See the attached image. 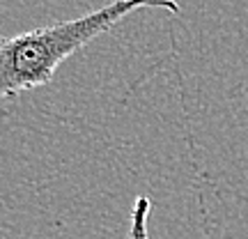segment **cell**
<instances>
[{
  "label": "cell",
  "instance_id": "cell-2",
  "mask_svg": "<svg viewBox=\"0 0 248 239\" xmlns=\"http://www.w3.org/2000/svg\"><path fill=\"white\" fill-rule=\"evenodd\" d=\"M152 200L147 195H138L133 200L131 209V228H129V239H150L147 232V219H150Z\"/></svg>",
  "mask_w": 248,
  "mask_h": 239
},
{
  "label": "cell",
  "instance_id": "cell-1",
  "mask_svg": "<svg viewBox=\"0 0 248 239\" xmlns=\"http://www.w3.org/2000/svg\"><path fill=\"white\" fill-rule=\"evenodd\" d=\"M142 7L179 12L175 0H113L85 16L32 28L12 37L0 35V101L51 83L55 69L69 55Z\"/></svg>",
  "mask_w": 248,
  "mask_h": 239
}]
</instances>
